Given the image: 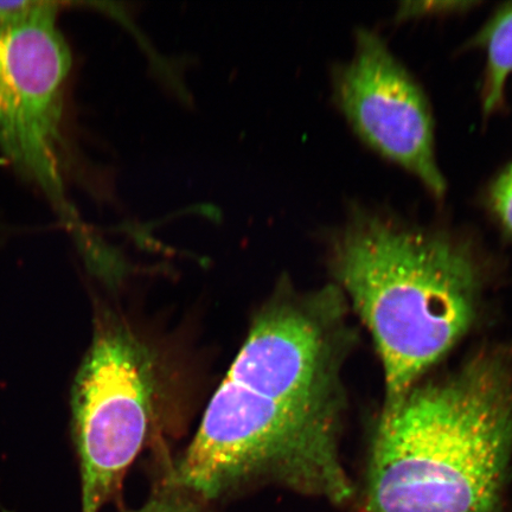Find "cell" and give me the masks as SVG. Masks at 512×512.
Wrapping results in <instances>:
<instances>
[{"label": "cell", "instance_id": "cell-7", "mask_svg": "<svg viewBox=\"0 0 512 512\" xmlns=\"http://www.w3.org/2000/svg\"><path fill=\"white\" fill-rule=\"evenodd\" d=\"M488 53L483 108L486 115L501 104L505 82L512 73V4L505 6L478 37Z\"/></svg>", "mask_w": 512, "mask_h": 512}, {"label": "cell", "instance_id": "cell-10", "mask_svg": "<svg viewBox=\"0 0 512 512\" xmlns=\"http://www.w3.org/2000/svg\"><path fill=\"white\" fill-rule=\"evenodd\" d=\"M475 3L472 2H407L400 6L399 15L401 18L416 17L426 14H437V12L456 11L469 8Z\"/></svg>", "mask_w": 512, "mask_h": 512}, {"label": "cell", "instance_id": "cell-4", "mask_svg": "<svg viewBox=\"0 0 512 512\" xmlns=\"http://www.w3.org/2000/svg\"><path fill=\"white\" fill-rule=\"evenodd\" d=\"M184 376L166 345L123 307H96L91 347L72 390L82 512L120 494L146 448L170 457L166 439L183 415Z\"/></svg>", "mask_w": 512, "mask_h": 512}, {"label": "cell", "instance_id": "cell-9", "mask_svg": "<svg viewBox=\"0 0 512 512\" xmlns=\"http://www.w3.org/2000/svg\"><path fill=\"white\" fill-rule=\"evenodd\" d=\"M492 203L499 219L512 235V164L497 179L492 189Z\"/></svg>", "mask_w": 512, "mask_h": 512}, {"label": "cell", "instance_id": "cell-8", "mask_svg": "<svg viewBox=\"0 0 512 512\" xmlns=\"http://www.w3.org/2000/svg\"><path fill=\"white\" fill-rule=\"evenodd\" d=\"M211 505L183 486L162 477L147 501L130 512H214Z\"/></svg>", "mask_w": 512, "mask_h": 512}, {"label": "cell", "instance_id": "cell-2", "mask_svg": "<svg viewBox=\"0 0 512 512\" xmlns=\"http://www.w3.org/2000/svg\"><path fill=\"white\" fill-rule=\"evenodd\" d=\"M512 459V361L479 352L382 414L367 512H492Z\"/></svg>", "mask_w": 512, "mask_h": 512}, {"label": "cell", "instance_id": "cell-6", "mask_svg": "<svg viewBox=\"0 0 512 512\" xmlns=\"http://www.w3.org/2000/svg\"><path fill=\"white\" fill-rule=\"evenodd\" d=\"M338 96L370 146L413 172L435 196L444 195L425 95L373 32L358 31L355 57L339 78Z\"/></svg>", "mask_w": 512, "mask_h": 512}, {"label": "cell", "instance_id": "cell-3", "mask_svg": "<svg viewBox=\"0 0 512 512\" xmlns=\"http://www.w3.org/2000/svg\"><path fill=\"white\" fill-rule=\"evenodd\" d=\"M332 268L379 350L387 414L471 328L476 261L445 235L360 214L336 239Z\"/></svg>", "mask_w": 512, "mask_h": 512}, {"label": "cell", "instance_id": "cell-5", "mask_svg": "<svg viewBox=\"0 0 512 512\" xmlns=\"http://www.w3.org/2000/svg\"><path fill=\"white\" fill-rule=\"evenodd\" d=\"M61 5L0 2V151L82 235L64 185L63 93L72 56L57 27Z\"/></svg>", "mask_w": 512, "mask_h": 512}, {"label": "cell", "instance_id": "cell-1", "mask_svg": "<svg viewBox=\"0 0 512 512\" xmlns=\"http://www.w3.org/2000/svg\"><path fill=\"white\" fill-rule=\"evenodd\" d=\"M354 343L341 288L300 291L281 279L163 476L210 504L271 485L349 501L339 446L343 368Z\"/></svg>", "mask_w": 512, "mask_h": 512}]
</instances>
